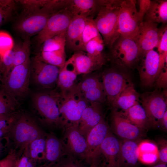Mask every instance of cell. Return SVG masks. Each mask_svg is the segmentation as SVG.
I'll return each mask as SVG.
<instances>
[{
  "mask_svg": "<svg viewBox=\"0 0 167 167\" xmlns=\"http://www.w3.org/2000/svg\"><path fill=\"white\" fill-rule=\"evenodd\" d=\"M61 96V92L56 88L41 90L32 94L34 112L41 121L50 128L63 129L59 111Z\"/></svg>",
  "mask_w": 167,
  "mask_h": 167,
  "instance_id": "1",
  "label": "cell"
},
{
  "mask_svg": "<svg viewBox=\"0 0 167 167\" xmlns=\"http://www.w3.org/2000/svg\"><path fill=\"white\" fill-rule=\"evenodd\" d=\"M46 134L30 115L23 112H17L6 138L21 152L31 142Z\"/></svg>",
  "mask_w": 167,
  "mask_h": 167,
  "instance_id": "2",
  "label": "cell"
},
{
  "mask_svg": "<svg viewBox=\"0 0 167 167\" xmlns=\"http://www.w3.org/2000/svg\"><path fill=\"white\" fill-rule=\"evenodd\" d=\"M122 1L101 0V6L96 17L94 19L105 45H108L109 48L118 38L116 33L117 22Z\"/></svg>",
  "mask_w": 167,
  "mask_h": 167,
  "instance_id": "3",
  "label": "cell"
},
{
  "mask_svg": "<svg viewBox=\"0 0 167 167\" xmlns=\"http://www.w3.org/2000/svg\"><path fill=\"white\" fill-rule=\"evenodd\" d=\"M61 92L59 111L63 129L69 126H78L82 113L90 103L84 97L78 84Z\"/></svg>",
  "mask_w": 167,
  "mask_h": 167,
  "instance_id": "4",
  "label": "cell"
},
{
  "mask_svg": "<svg viewBox=\"0 0 167 167\" xmlns=\"http://www.w3.org/2000/svg\"><path fill=\"white\" fill-rule=\"evenodd\" d=\"M31 59L23 64L14 67L1 80V88L9 97L19 103L24 98L29 90Z\"/></svg>",
  "mask_w": 167,
  "mask_h": 167,
  "instance_id": "5",
  "label": "cell"
},
{
  "mask_svg": "<svg viewBox=\"0 0 167 167\" xmlns=\"http://www.w3.org/2000/svg\"><path fill=\"white\" fill-rule=\"evenodd\" d=\"M110 49L109 60L117 67L123 70L131 68L137 64L141 56L134 39L120 35Z\"/></svg>",
  "mask_w": 167,
  "mask_h": 167,
  "instance_id": "6",
  "label": "cell"
},
{
  "mask_svg": "<svg viewBox=\"0 0 167 167\" xmlns=\"http://www.w3.org/2000/svg\"><path fill=\"white\" fill-rule=\"evenodd\" d=\"M135 0H122L118 19L116 33L134 39L139 26L143 21L136 7Z\"/></svg>",
  "mask_w": 167,
  "mask_h": 167,
  "instance_id": "7",
  "label": "cell"
},
{
  "mask_svg": "<svg viewBox=\"0 0 167 167\" xmlns=\"http://www.w3.org/2000/svg\"><path fill=\"white\" fill-rule=\"evenodd\" d=\"M55 13L45 6L41 9L22 12L15 28L25 38L37 35L45 27L49 18Z\"/></svg>",
  "mask_w": 167,
  "mask_h": 167,
  "instance_id": "8",
  "label": "cell"
},
{
  "mask_svg": "<svg viewBox=\"0 0 167 167\" xmlns=\"http://www.w3.org/2000/svg\"><path fill=\"white\" fill-rule=\"evenodd\" d=\"M166 94V91L155 90L139 96L150 127L156 128L161 125L162 118L167 110Z\"/></svg>",
  "mask_w": 167,
  "mask_h": 167,
  "instance_id": "9",
  "label": "cell"
},
{
  "mask_svg": "<svg viewBox=\"0 0 167 167\" xmlns=\"http://www.w3.org/2000/svg\"><path fill=\"white\" fill-rule=\"evenodd\" d=\"M60 68L41 61L36 56L31 59V77L41 90L56 88Z\"/></svg>",
  "mask_w": 167,
  "mask_h": 167,
  "instance_id": "10",
  "label": "cell"
},
{
  "mask_svg": "<svg viewBox=\"0 0 167 167\" xmlns=\"http://www.w3.org/2000/svg\"><path fill=\"white\" fill-rule=\"evenodd\" d=\"M111 68L105 71L102 83L109 103L112 105L121 92L132 84L129 75L119 68Z\"/></svg>",
  "mask_w": 167,
  "mask_h": 167,
  "instance_id": "11",
  "label": "cell"
},
{
  "mask_svg": "<svg viewBox=\"0 0 167 167\" xmlns=\"http://www.w3.org/2000/svg\"><path fill=\"white\" fill-rule=\"evenodd\" d=\"M110 130L109 126L103 119L87 135V149L85 162L89 165L98 166L100 163V147Z\"/></svg>",
  "mask_w": 167,
  "mask_h": 167,
  "instance_id": "12",
  "label": "cell"
},
{
  "mask_svg": "<svg viewBox=\"0 0 167 167\" xmlns=\"http://www.w3.org/2000/svg\"><path fill=\"white\" fill-rule=\"evenodd\" d=\"M74 15L66 8L53 15L48 19L43 29L36 36L39 46L46 40L58 35L66 33Z\"/></svg>",
  "mask_w": 167,
  "mask_h": 167,
  "instance_id": "13",
  "label": "cell"
},
{
  "mask_svg": "<svg viewBox=\"0 0 167 167\" xmlns=\"http://www.w3.org/2000/svg\"><path fill=\"white\" fill-rule=\"evenodd\" d=\"M140 61L138 70L141 84L144 87H152L162 70L159 53L154 49L151 50L141 55Z\"/></svg>",
  "mask_w": 167,
  "mask_h": 167,
  "instance_id": "14",
  "label": "cell"
},
{
  "mask_svg": "<svg viewBox=\"0 0 167 167\" xmlns=\"http://www.w3.org/2000/svg\"><path fill=\"white\" fill-rule=\"evenodd\" d=\"M110 129L123 140L134 141L143 136L145 131L131 123L121 111L115 109L112 111Z\"/></svg>",
  "mask_w": 167,
  "mask_h": 167,
  "instance_id": "15",
  "label": "cell"
},
{
  "mask_svg": "<svg viewBox=\"0 0 167 167\" xmlns=\"http://www.w3.org/2000/svg\"><path fill=\"white\" fill-rule=\"evenodd\" d=\"M61 139L69 153L79 160L85 161L87 149L86 138L79 131L78 126H69L62 130Z\"/></svg>",
  "mask_w": 167,
  "mask_h": 167,
  "instance_id": "16",
  "label": "cell"
},
{
  "mask_svg": "<svg viewBox=\"0 0 167 167\" xmlns=\"http://www.w3.org/2000/svg\"><path fill=\"white\" fill-rule=\"evenodd\" d=\"M158 24L143 21L140 24L134 40L141 55L155 48H157L159 39Z\"/></svg>",
  "mask_w": 167,
  "mask_h": 167,
  "instance_id": "17",
  "label": "cell"
},
{
  "mask_svg": "<svg viewBox=\"0 0 167 167\" xmlns=\"http://www.w3.org/2000/svg\"><path fill=\"white\" fill-rule=\"evenodd\" d=\"M78 84L85 99L89 103H103L107 100L106 94L102 83L95 75H86Z\"/></svg>",
  "mask_w": 167,
  "mask_h": 167,
  "instance_id": "18",
  "label": "cell"
},
{
  "mask_svg": "<svg viewBox=\"0 0 167 167\" xmlns=\"http://www.w3.org/2000/svg\"><path fill=\"white\" fill-rule=\"evenodd\" d=\"M103 119L101 103H90L81 115L78 126L79 131L86 137L88 133Z\"/></svg>",
  "mask_w": 167,
  "mask_h": 167,
  "instance_id": "19",
  "label": "cell"
},
{
  "mask_svg": "<svg viewBox=\"0 0 167 167\" xmlns=\"http://www.w3.org/2000/svg\"><path fill=\"white\" fill-rule=\"evenodd\" d=\"M121 141L110 130L102 142L100 153L107 167H118Z\"/></svg>",
  "mask_w": 167,
  "mask_h": 167,
  "instance_id": "20",
  "label": "cell"
},
{
  "mask_svg": "<svg viewBox=\"0 0 167 167\" xmlns=\"http://www.w3.org/2000/svg\"><path fill=\"white\" fill-rule=\"evenodd\" d=\"M46 151L43 167H47L58 162L69 154L62 139L52 133L46 137Z\"/></svg>",
  "mask_w": 167,
  "mask_h": 167,
  "instance_id": "21",
  "label": "cell"
},
{
  "mask_svg": "<svg viewBox=\"0 0 167 167\" xmlns=\"http://www.w3.org/2000/svg\"><path fill=\"white\" fill-rule=\"evenodd\" d=\"M86 18L74 15L66 33V46L75 52L81 50V38Z\"/></svg>",
  "mask_w": 167,
  "mask_h": 167,
  "instance_id": "22",
  "label": "cell"
},
{
  "mask_svg": "<svg viewBox=\"0 0 167 167\" xmlns=\"http://www.w3.org/2000/svg\"><path fill=\"white\" fill-rule=\"evenodd\" d=\"M138 145L136 141H122L118 167H136L139 161Z\"/></svg>",
  "mask_w": 167,
  "mask_h": 167,
  "instance_id": "23",
  "label": "cell"
},
{
  "mask_svg": "<svg viewBox=\"0 0 167 167\" xmlns=\"http://www.w3.org/2000/svg\"><path fill=\"white\" fill-rule=\"evenodd\" d=\"M101 6V0H69L66 8L74 16L87 18L97 14Z\"/></svg>",
  "mask_w": 167,
  "mask_h": 167,
  "instance_id": "24",
  "label": "cell"
},
{
  "mask_svg": "<svg viewBox=\"0 0 167 167\" xmlns=\"http://www.w3.org/2000/svg\"><path fill=\"white\" fill-rule=\"evenodd\" d=\"M78 75L73 61L70 58L60 68L56 88L62 92L71 89L75 84Z\"/></svg>",
  "mask_w": 167,
  "mask_h": 167,
  "instance_id": "25",
  "label": "cell"
},
{
  "mask_svg": "<svg viewBox=\"0 0 167 167\" xmlns=\"http://www.w3.org/2000/svg\"><path fill=\"white\" fill-rule=\"evenodd\" d=\"M105 44L100 34L88 41L85 45L84 52L86 53L94 62L100 68L106 62L104 53Z\"/></svg>",
  "mask_w": 167,
  "mask_h": 167,
  "instance_id": "26",
  "label": "cell"
},
{
  "mask_svg": "<svg viewBox=\"0 0 167 167\" xmlns=\"http://www.w3.org/2000/svg\"><path fill=\"white\" fill-rule=\"evenodd\" d=\"M144 16L145 21L157 24H166L167 0L151 1L149 8Z\"/></svg>",
  "mask_w": 167,
  "mask_h": 167,
  "instance_id": "27",
  "label": "cell"
},
{
  "mask_svg": "<svg viewBox=\"0 0 167 167\" xmlns=\"http://www.w3.org/2000/svg\"><path fill=\"white\" fill-rule=\"evenodd\" d=\"M139 97L132 84L121 92L112 105L113 109H121V111H125L139 103Z\"/></svg>",
  "mask_w": 167,
  "mask_h": 167,
  "instance_id": "28",
  "label": "cell"
},
{
  "mask_svg": "<svg viewBox=\"0 0 167 167\" xmlns=\"http://www.w3.org/2000/svg\"><path fill=\"white\" fill-rule=\"evenodd\" d=\"M121 111L131 123L139 128L145 130L150 127L146 112L139 103L125 111Z\"/></svg>",
  "mask_w": 167,
  "mask_h": 167,
  "instance_id": "29",
  "label": "cell"
},
{
  "mask_svg": "<svg viewBox=\"0 0 167 167\" xmlns=\"http://www.w3.org/2000/svg\"><path fill=\"white\" fill-rule=\"evenodd\" d=\"M71 58L78 75H86L100 68L84 52H75Z\"/></svg>",
  "mask_w": 167,
  "mask_h": 167,
  "instance_id": "30",
  "label": "cell"
},
{
  "mask_svg": "<svg viewBox=\"0 0 167 167\" xmlns=\"http://www.w3.org/2000/svg\"><path fill=\"white\" fill-rule=\"evenodd\" d=\"M46 135L31 142L25 150V153L35 162L36 161H43L45 158Z\"/></svg>",
  "mask_w": 167,
  "mask_h": 167,
  "instance_id": "31",
  "label": "cell"
},
{
  "mask_svg": "<svg viewBox=\"0 0 167 167\" xmlns=\"http://www.w3.org/2000/svg\"><path fill=\"white\" fill-rule=\"evenodd\" d=\"M41 61L61 68L66 62L65 49L52 51H40L35 56Z\"/></svg>",
  "mask_w": 167,
  "mask_h": 167,
  "instance_id": "32",
  "label": "cell"
},
{
  "mask_svg": "<svg viewBox=\"0 0 167 167\" xmlns=\"http://www.w3.org/2000/svg\"><path fill=\"white\" fill-rule=\"evenodd\" d=\"M14 49L15 51L14 67L23 64L30 58V38L26 37L21 43L14 45Z\"/></svg>",
  "mask_w": 167,
  "mask_h": 167,
  "instance_id": "33",
  "label": "cell"
},
{
  "mask_svg": "<svg viewBox=\"0 0 167 167\" xmlns=\"http://www.w3.org/2000/svg\"><path fill=\"white\" fill-rule=\"evenodd\" d=\"M66 33L58 35L45 40L41 45L40 51H52L65 49Z\"/></svg>",
  "mask_w": 167,
  "mask_h": 167,
  "instance_id": "34",
  "label": "cell"
},
{
  "mask_svg": "<svg viewBox=\"0 0 167 167\" xmlns=\"http://www.w3.org/2000/svg\"><path fill=\"white\" fill-rule=\"evenodd\" d=\"M19 103L0 88V115L9 116L17 112Z\"/></svg>",
  "mask_w": 167,
  "mask_h": 167,
  "instance_id": "35",
  "label": "cell"
},
{
  "mask_svg": "<svg viewBox=\"0 0 167 167\" xmlns=\"http://www.w3.org/2000/svg\"><path fill=\"white\" fill-rule=\"evenodd\" d=\"M100 34L94 22L93 17L91 16L87 18L82 36L81 51H84L86 44Z\"/></svg>",
  "mask_w": 167,
  "mask_h": 167,
  "instance_id": "36",
  "label": "cell"
},
{
  "mask_svg": "<svg viewBox=\"0 0 167 167\" xmlns=\"http://www.w3.org/2000/svg\"><path fill=\"white\" fill-rule=\"evenodd\" d=\"M17 5L15 0H0V26L11 18Z\"/></svg>",
  "mask_w": 167,
  "mask_h": 167,
  "instance_id": "37",
  "label": "cell"
},
{
  "mask_svg": "<svg viewBox=\"0 0 167 167\" xmlns=\"http://www.w3.org/2000/svg\"><path fill=\"white\" fill-rule=\"evenodd\" d=\"M15 51L13 49L7 52L0 58L2 78L6 76L14 67Z\"/></svg>",
  "mask_w": 167,
  "mask_h": 167,
  "instance_id": "38",
  "label": "cell"
},
{
  "mask_svg": "<svg viewBox=\"0 0 167 167\" xmlns=\"http://www.w3.org/2000/svg\"><path fill=\"white\" fill-rule=\"evenodd\" d=\"M159 30V39L157 48L160 59L162 60L167 59V27L163 25Z\"/></svg>",
  "mask_w": 167,
  "mask_h": 167,
  "instance_id": "39",
  "label": "cell"
},
{
  "mask_svg": "<svg viewBox=\"0 0 167 167\" xmlns=\"http://www.w3.org/2000/svg\"><path fill=\"white\" fill-rule=\"evenodd\" d=\"M14 46L13 39L7 32L0 31V58L8 51L12 50Z\"/></svg>",
  "mask_w": 167,
  "mask_h": 167,
  "instance_id": "40",
  "label": "cell"
},
{
  "mask_svg": "<svg viewBox=\"0 0 167 167\" xmlns=\"http://www.w3.org/2000/svg\"><path fill=\"white\" fill-rule=\"evenodd\" d=\"M47 167H86L82 162L69 153L59 161Z\"/></svg>",
  "mask_w": 167,
  "mask_h": 167,
  "instance_id": "41",
  "label": "cell"
},
{
  "mask_svg": "<svg viewBox=\"0 0 167 167\" xmlns=\"http://www.w3.org/2000/svg\"><path fill=\"white\" fill-rule=\"evenodd\" d=\"M139 153H158L157 146L149 141H143L139 143Z\"/></svg>",
  "mask_w": 167,
  "mask_h": 167,
  "instance_id": "42",
  "label": "cell"
},
{
  "mask_svg": "<svg viewBox=\"0 0 167 167\" xmlns=\"http://www.w3.org/2000/svg\"><path fill=\"white\" fill-rule=\"evenodd\" d=\"M16 112L0 120V138L6 137Z\"/></svg>",
  "mask_w": 167,
  "mask_h": 167,
  "instance_id": "43",
  "label": "cell"
},
{
  "mask_svg": "<svg viewBox=\"0 0 167 167\" xmlns=\"http://www.w3.org/2000/svg\"><path fill=\"white\" fill-rule=\"evenodd\" d=\"M159 149H158L157 162L165 164L167 163V141L162 140L159 143Z\"/></svg>",
  "mask_w": 167,
  "mask_h": 167,
  "instance_id": "44",
  "label": "cell"
},
{
  "mask_svg": "<svg viewBox=\"0 0 167 167\" xmlns=\"http://www.w3.org/2000/svg\"><path fill=\"white\" fill-rule=\"evenodd\" d=\"M158 153H139V161L146 164H152L157 162Z\"/></svg>",
  "mask_w": 167,
  "mask_h": 167,
  "instance_id": "45",
  "label": "cell"
},
{
  "mask_svg": "<svg viewBox=\"0 0 167 167\" xmlns=\"http://www.w3.org/2000/svg\"><path fill=\"white\" fill-rule=\"evenodd\" d=\"M154 84L158 88H166L167 84V66L162 70L156 79Z\"/></svg>",
  "mask_w": 167,
  "mask_h": 167,
  "instance_id": "46",
  "label": "cell"
},
{
  "mask_svg": "<svg viewBox=\"0 0 167 167\" xmlns=\"http://www.w3.org/2000/svg\"><path fill=\"white\" fill-rule=\"evenodd\" d=\"M25 154L16 162L15 167H34V161L25 153Z\"/></svg>",
  "mask_w": 167,
  "mask_h": 167,
  "instance_id": "47",
  "label": "cell"
},
{
  "mask_svg": "<svg viewBox=\"0 0 167 167\" xmlns=\"http://www.w3.org/2000/svg\"><path fill=\"white\" fill-rule=\"evenodd\" d=\"M151 1L150 0H138L139 7L138 12L141 18L143 19L144 16L149 8Z\"/></svg>",
  "mask_w": 167,
  "mask_h": 167,
  "instance_id": "48",
  "label": "cell"
},
{
  "mask_svg": "<svg viewBox=\"0 0 167 167\" xmlns=\"http://www.w3.org/2000/svg\"><path fill=\"white\" fill-rule=\"evenodd\" d=\"M161 126L165 131L167 129V110L165 112L162 118Z\"/></svg>",
  "mask_w": 167,
  "mask_h": 167,
  "instance_id": "49",
  "label": "cell"
},
{
  "mask_svg": "<svg viewBox=\"0 0 167 167\" xmlns=\"http://www.w3.org/2000/svg\"><path fill=\"white\" fill-rule=\"evenodd\" d=\"M152 167H167V166L166 164L158 162Z\"/></svg>",
  "mask_w": 167,
  "mask_h": 167,
  "instance_id": "50",
  "label": "cell"
},
{
  "mask_svg": "<svg viewBox=\"0 0 167 167\" xmlns=\"http://www.w3.org/2000/svg\"><path fill=\"white\" fill-rule=\"evenodd\" d=\"M98 167H107L105 163V162L103 161V162L102 164L101 165L100 163L98 166Z\"/></svg>",
  "mask_w": 167,
  "mask_h": 167,
  "instance_id": "51",
  "label": "cell"
},
{
  "mask_svg": "<svg viewBox=\"0 0 167 167\" xmlns=\"http://www.w3.org/2000/svg\"><path fill=\"white\" fill-rule=\"evenodd\" d=\"M2 138H0V154L1 153L2 151V147H3V145L0 141Z\"/></svg>",
  "mask_w": 167,
  "mask_h": 167,
  "instance_id": "52",
  "label": "cell"
},
{
  "mask_svg": "<svg viewBox=\"0 0 167 167\" xmlns=\"http://www.w3.org/2000/svg\"><path fill=\"white\" fill-rule=\"evenodd\" d=\"M9 116H10V115L6 116V115H0V120Z\"/></svg>",
  "mask_w": 167,
  "mask_h": 167,
  "instance_id": "53",
  "label": "cell"
},
{
  "mask_svg": "<svg viewBox=\"0 0 167 167\" xmlns=\"http://www.w3.org/2000/svg\"><path fill=\"white\" fill-rule=\"evenodd\" d=\"M2 78V75L1 71L0 65V81H1Z\"/></svg>",
  "mask_w": 167,
  "mask_h": 167,
  "instance_id": "54",
  "label": "cell"
},
{
  "mask_svg": "<svg viewBox=\"0 0 167 167\" xmlns=\"http://www.w3.org/2000/svg\"><path fill=\"white\" fill-rule=\"evenodd\" d=\"M98 167V166H96L94 165H89V166L88 167Z\"/></svg>",
  "mask_w": 167,
  "mask_h": 167,
  "instance_id": "55",
  "label": "cell"
}]
</instances>
